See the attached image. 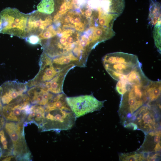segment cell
Segmentation results:
<instances>
[{
    "mask_svg": "<svg viewBox=\"0 0 161 161\" xmlns=\"http://www.w3.org/2000/svg\"><path fill=\"white\" fill-rule=\"evenodd\" d=\"M66 97L64 92L56 95L44 106V118L39 129L42 131L66 130L73 126L76 118L66 103Z\"/></svg>",
    "mask_w": 161,
    "mask_h": 161,
    "instance_id": "6da1fadb",
    "label": "cell"
},
{
    "mask_svg": "<svg viewBox=\"0 0 161 161\" xmlns=\"http://www.w3.org/2000/svg\"><path fill=\"white\" fill-rule=\"evenodd\" d=\"M57 35L41 44L45 53L51 59L61 56L71 59L77 57L83 49L78 31L71 28L58 27Z\"/></svg>",
    "mask_w": 161,
    "mask_h": 161,
    "instance_id": "7a4b0ae2",
    "label": "cell"
},
{
    "mask_svg": "<svg viewBox=\"0 0 161 161\" xmlns=\"http://www.w3.org/2000/svg\"><path fill=\"white\" fill-rule=\"evenodd\" d=\"M102 62L107 72L117 81L127 76L140 63L136 55L121 52L106 54L102 58Z\"/></svg>",
    "mask_w": 161,
    "mask_h": 161,
    "instance_id": "3957f363",
    "label": "cell"
},
{
    "mask_svg": "<svg viewBox=\"0 0 161 161\" xmlns=\"http://www.w3.org/2000/svg\"><path fill=\"white\" fill-rule=\"evenodd\" d=\"M0 15L1 23L0 32L24 38L27 36L28 14L21 13L16 8H6Z\"/></svg>",
    "mask_w": 161,
    "mask_h": 161,
    "instance_id": "277c9868",
    "label": "cell"
},
{
    "mask_svg": "<svg viewBox=\"0 0 161 161\" xmlns=\"http://www.w3.org/2000/svg\"><path fill=\"white\" fill-rule=\"evenodd\" d=\"M24 124L6 121L4 128L13 143V156L16 160L30 161L31 156L24 136Z\"/></svg>",
    "mask_w": 161,
    "mask_h": 161,
    "instance_id": "5b68a950",
    "label": "cell"
},
{
    "mask_svg": "<svg viewBox=\"0 0 161 161\" xmlns=\"http://www.w3.org/2000/svg\"><path fill=\"white\" fill-rule=\"evenodd\" d=\"M144 86L132 85L122 95L119 109V114L122 116V118L133 114L146 103Z\"/></svg>",
    "mask_w": 161,
    "mask_h": 161,
    "instance_id": "8992f818",
    "label": "cell"
},
{
    "mask_svg": "<svg viewBox=\"0 0 161 161\" xmlns=\"http://www.w3.org/2000/svg\"><path fill=\"white\" fill-rule=\"evenodd\" d=\"M66 103L76 118L100 110L105 100L100 101L92 94L66 97Z\"/></svg>",
    "mask_w": 161,
    "mask_h": 161,
    "instance_id": "52a82bcc",
    "label": "cell"
},
{
    "mask_svg": "<svg viewBox=\"0 0 161 161\" xmlns=\"http://www.w3.org/2000/svg\"><path fill=\"white\" fill-rule=\"evenodd\" d=\"M31 105L26 93L15 102L2 106V111L6 121L24 123Z\"/></svg>",
    "mask_w": 161,
    "mask_h": 161,
    "instance_id": "ba28073f",
    "label": "cell"
},
{
    "mask_svg": "<svg viewBox=\"0 0 161 161\" xmlns=\"http://www.w3.org/2000/svg\"><path fill=\"white\" fill-rule=\"evenodd\" d=\"M39 63V72L33 80L27 83L29 87L37 85L44 86L54 78L62 70H59L54 67L52 59L44 52L41 56Z\"/></svg>",
    "mask_w": 161,
    "mask_h": 161,
    "instance_id": "9c48e42d",
    "label": "cell"
},
{
    "mask_svg": "<svg viewBox=\"0 0 161 161\" xmlns=\"http://www.w3.org/2000/svg\"><path fill=\"white\" fill-rule=\"evenodd\" d=\"M1 100L2 106L12 103L21 97L27 90V83L8 81L1 86Z\"/></svg>",
    "mask_w": 161,
    "mask_h": 161,
    "instance_id": "30bf717a",
    "label": "cell"
},
{
    "mask_svg": "<svg viewBox=\"0 0 161 161\" xmlns=\"http://www.w3.org/2000/svg\"><path fill=\"white\" fill-rule=\"evenodd\" d=\"M154 114L151 107L148 104H144L139 108L133 117L137 128L145 133L155 129L157 123Z\"/></svg>",
    "mask_w": 161,
    "mask_h": 161,
    "instance_id": "8fae6325",
    "label": "cell"
},
{
    "mask_svg": "<svg viewBox=\"0 0 161 161\" xmlns=\"http://www.w3.org/2000/svg\"><path fill=\"white\" fill-rule=\"evenodd\" d=\"M52 22L51 15L41 13L37 10L29 14L27 26V37L32 35L38 36L50 25Z\"/></svg>",
    "mask_w": 161,
    "mask_h": 161,
    "instance_id": "7c38bea8",
    "label": "cell"
},
{
    "mask_svg": "<svg viewBox=\"0 0 161 161\" xmlns=\"http://www.w3.org/2000/svg\"><path fill=\"white\" fill-rule=\"evenodd\" d=\"M80 12L79 8L68 11L57 21L60 23L61 27L62 28H71L79 32H83L90 24L87 19L80 13Z\"/></svg>",
    "mask_w": 161,
    "mask_h": 161,
    "instance_id": "4fadbf2b",
    "label": "cell"
},
{
    "mask_svg": "<svg viewBox=\"0 0 161 161\" xmlns=\"http://www.w3.org/2000/svg\"><path fill=\"white\" fill-rule=\"evenodd\" d=\"M27 89L26 93L30 103L44 106L56 95L49 92L42 86L36 85Z\"/></svg>",
    "mask_w": 161,
    "mask_h": 161,
    "instance_id": "5bb4252c",
    "label": "cell"
},
{
    "mask_svg": "<svg viewBox=\"0 0 161 161\" xmlns=\"http://www.w3.org/2000/svg\"><path fill=\"white\" fill-rule=\"evenodd\" d=\"M75 67L74 65H71L66 67L52 80L42 86L55 95L64 93L63 85L65 78L69 71Z\"/></svg>",
    "mask_w": 161,
    "mask_h": 161,
    "instance_id": "9a60e30c",
    "label": "cell"
},
{
    "mask_svg": "<svg viewBox=\"0 0 161 161\" xmlns=\"http://www.w3.org/2000/svg\"><path fill=\"white\" fill-rule=\"evenodd\" d=\"M13 150L12 140L3 127L0 130V160H4L13 156Z\"/></svg>",
    "mask_w": 161,
    "mask_h": 161,
    "instance_id": "2e32d148",
    "label": "cell"
},
{
    "mask_svg": "<svg viewBox=\"0 0 161 161\" xmlns=\"http://www.w3.org/2000/svg\"><path fill=\"white\" fill-rule=\"evenodd\" d=\"M141 67L142 65L140 63L135 67L127 76L122 79H124L131 85H137L142 86H146L150 80L145 75Z\"/></svg>",
    "mask_w": 161,
    "mask_h": 161,
    "instance_id": "e0dca14e",
    "label": "cell"
},
{
    "mask_svg": "<svg viewBox=\"0 0 161 161\" xmlns=\"http://www.w3.org/2000/svg\"><path fill=\"white\" fill-rule=\"evenodd\" d=\"M44 106L31 104L29 113L24 123V125L34 123L39 129L44 120Z\"/></svg>",
    "mask_w": 161,
    "mask_h": 161,
    "instance_id": "ac0fdd59",
    "label": "cell"
},
{
    "mask_svg": "<svg viewBox=\"0 0 161 161\" xmlns=\"http://www.w3.org/2000/svg\"><path fill=\"white\" fill-rule=\"evenodd\" d=\"M161 80H150L148 83L144 86V91L147 99L146 104L157 101L161 95Z\"/></svg>",
    "mask_w": 161,
    "mask_h": 161,
    "instance_id": "d6986e66",
    "label": "cell"
},
{
    "mask_svg": "<svg viewBox=\"0 0 161 161\" xmlns=\"http://www.w3.org/2000/svg\"><path fill=\"white\" fill-rule=\"evenodd\" d=\"M102 7L106 13L119 16L125 7V0H101Z\"/></svg>",
    "mask_w": 161,
    "mask_h": 161,
    "instance_id": "ffe728a7",
    "label": "cell"
},
{
    "mask_svg": "<svg viewBox=\"0 0 161 161\" xmlns=\"http://www.w3.org/2000/svg\"><path fill=\"white\" fill-rule=\"evenodd\" d=\"M148 19L151 27L161 23V4L156 0L150 1Z\"/></svg>",
    "mask_w": 161,
    "mask_h": 161,
    "instance_id": "44dd1931",
    "label": "cell"
},
{
    "mask_svg": "<svg viewBox=\"0 0 161 161\" xmlns=\"http://www.w3.org/2000/svg\"><path fill=\"white\" fill-rule=\"evenodd\" d=\"M37 9L41 13L51 16L55 9V0H42L38 4Z\"/></svg>",
    "mask_w": 161,
    "mask_h": 161,
    "instance_id": "7402d4cb",
    "label": "cell"
},
{
    "mask_svg": "<svg viewBox=\"0 0 161 161\" xmlns=\"http://www.w3.org/2000/svg\"><path fill=\"white\" fill-rule=\"evenodd\" d=\"M119 159L121 161H142L144 160L142 153L133 152L122 153L119 155Z\"/></svg>",
    "mask_w": 161,
    "mask_h": 161,
    "instance_id": "603a6c76",
    "label": "cell"
},
{
    "mask_svg": "<svg viewBox=\"0 0 161 161\" xmlns=\"http://www.w3.org/2000/svg\"><path fill=\"white\" fill-rule=\"evenodd\" d=\"M153 36L155 46L159 52H161V23L156 24L153 31Z\"/></svg>",
    "mask_w": 161,
    "mask_h": 161,
    "instance_id": "cb8c5ba5",
    "label": "cell"
},
{
    "mask_svg": "<svg viewBox=\"0 0 161 161\" xmlns=\"http://www.w3.org/2000/svg\"><path fill=\"white\" fill-rule=\"evenodd\" d=\"M132 85L123 79L118 81L116 86V89L120 94L122 95L127 91Z\"/></svg>",
    "mask_w": 161,
    "mask_h": 161,
    "instance_id": "d4e9b609",
    "label": "cell"
},
{
    "mask_svg": "<svg viewBox=\"0 0 161 161\" xmlns=\"http://www.w3.org/2000/svg\"><path fill=\"white\" fill-rule=\"evenodd\" d=\"M25 39L27 41L31 44H40L41 43V40L39 38L35 35H30L25 38Z\"/></svg>",
    "mask_w": 161,
    "mask_h": 161,
    "instance_id": "484cf974",
    "label": "cell"
},
{
    "mask_svg": "<svg viewBox=\"0 0 161 161\" xmlns=\"http://www.w3.org/2000/svg\"><path fill=\"white\" fill-rule=\"evenodd\" d=\"M2 87L0 86V130L3 128L4 125L6 120L3 116L2 111V105L1 100V95Z\"/></svg>",
    "mask_w": 161,
    "mask_h": 161,
    "instance_id": "4316f807",
    "label": "cell"
},
{
    "mask_svg": "<svg viewBox=\"0 0 161 161\" xmlns=\"http://www.w3.org/2000/svg\"><path fill=\"white\" fill-rule=\"evenodd\" d=\"M1 17L0 15V28L1 25Z\"/></svg>",
    "mask_w": 161,
    "mask_h": 161,
    "instance_id": "83f0119b",
    "label": "cell"
}]
</instances>
